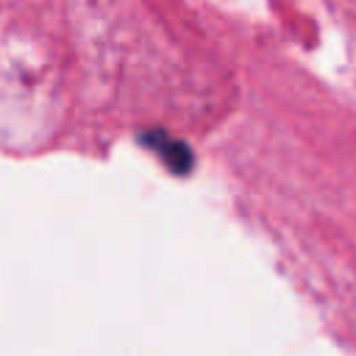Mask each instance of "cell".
Listing matches in <instances>:
<instances>
[{"instance_id":"obj_1","label":"cell","mask_w":356,"mask_h":356,"mask_svg":"<svg viewBox=\"0 0 356 356\" xmlns=\"http://www.w3.org/2000/svg\"><path fill=\"white\" fill-rule=\"evenodd\" d=\"M142 142H147V147L156 150L159 159H161L170 170H175V172H186V170L192 167V153H189V147L181 145V142H175V139H170L167 134H161V131H150L147 136H142Z\"/></svg>"}]
</instances>
